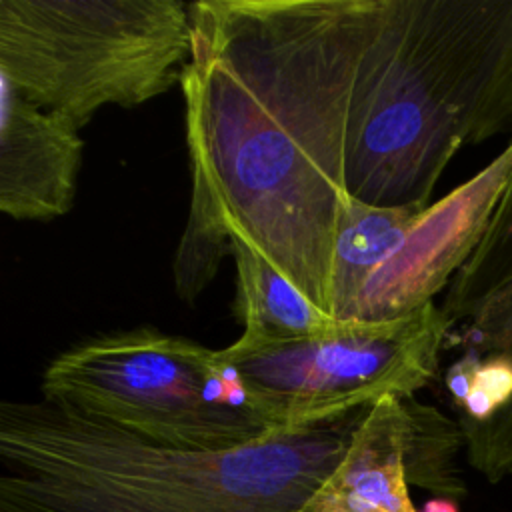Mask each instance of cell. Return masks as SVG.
I'll return each instance as SVG.
<instances>
[{
	"mask_svg": "<svg viewBox=\"0 0 512 512\" xmlns=\"http://www.w3.org/2000/svg\"><path fill=\"white\" fill-rule=\"evenodd\" d=\"M406 408L404 464L408 484L426 488L444 498L466 494L456 456L464 448V434L458 420H450L438 408L402 398Z\"/></svg>",
	"mask_w": 512,
	"mask_h": 512,
	"instance_id": "obj_13",
	"label": "cell"
},
{
	"mask_svg": "<svg viewBox=\"0 0 512 512\" xmlns=\"http://www.w3.org/2000/svg\"><path fill=\"white\" fill-rule=\"evenodd\" d=\"M0 102V212L20 222L68 214L82 166L80 130L28 102L6 80Z\"/></svg>",
	"mask_w": 512,
	"mask_h": 512,
	"instance_id": "obj_9",
	"label": "cell"
},
{
	"mask_svg": "<svg viewBox=\"0 0 512 512\" xmlns=\"http://www.w3.org/2000/svg\"><path fill=\"white\" fill-rule=\"evenodd\" d=\"M422 210L424 206H376L352 198L332 244L330 302L338 324L354 320L366 282L394 252Z\"/></svg>",
	"mask_w": 512,
	"mask_h": 512,
	"instance_id": "obj_12",
	"label": "cell"
},
{
	"mask_svg": "<svg viewBox=\"0 0 512 512\" xmlns=\"http://www.w3.org/2000/svg\"><path fill=\"white\" fill-rule=\"evenodd\" d=\"M422 512H458V506L452 498H444V496H438V498H432L424 504V510Z\"/></svg>",
	"mask_w": 512,
	"mask_h": 512,
	"instance_id": "obj_15",
	"label": "cell"
},
{
	"mask_svg": "<svg viewBox=\"0 0 512 512\" xmlns=\"http://www.w3.org/2000/svg\"><path fill=\"white\" fill-rule=\"evenodd\" d=\"M240 378L216 350L136 328L82 340L54 356L42 398L158 444L226 450L270 434L232 404Z\"/></svg>",
	"mask_w": 512,
	"mask_h": 512,
	"instance_id": "obj_5",
	"label": "cell"
},
{
	"mask_svg": "<svg viewBox=\"0 0 512 512\" xmlns=\"http://www.w3.org/2000/svg\"><path fill=\"white\" fill-rule=\"evenodd\" d=\"M512 130V0H378L346 150L352 198L430 206L466 144Z\"/></svg>",
	"mask_w": 512,
	"mask_h": 512,
	"instance_id": "obj_3",
	"label": "cell"
},
{
	"mask_svg": "<svg viewBox=\"0 0 512 512\" xmlns=\"http://www.w3.org/2000/svg\"><path fill=\"white\" fill-rule=\"evenodd\" d=\"M190 50V2L0 0V78L78 130L166 94Z\"/></svg>",
	"mask_w": 512,
	"mask_h": 512,
	"instance_id": "obj_4",
	"label": "cell"
},
{
	"mask_svg": "<svg viewBox=\"0 0 512 512\" xmlns=\"http://www.w3.org/2000/svg\"><path fill=\"white\" fill-rule=\"evenodd\" d=\"M406 422L398 396L368 406L344 456L298 512H418L408 494Z\"/></svg>",
	"mask_w": 512,
	"mask_h": 512,
	"instance_id": "obj_10",
	"label": "cell"
},
{
	"mask_svg": "<svg viewBox=\"0 0 512 512\" xmlns=\"http://www.w3.org/2000/svg\"><path fill=\"white\" fill-rule=\"evenodd\" d=\"M230 230L206 184L192 174V194L184 232L174 254V288L192 306L214 280L222 258L230 254Z\"/></svg>",
	"mask_w": 512,
	"mask_h": 512,
	"instance_id": "obj_14",
	"label": "cell"
},
{
	"mask_svg": "<svg viewBox=\"0 0 512 512\" xmlns=\"http://www.w3.org/2000/svg\"><path fill=\"white\" fill-rule=\"evenodd\" d=\"M364 410L236 448L190 450L44 398L4 400L0 512H298Z\"/></svg>",
	"mask_w": 512,
	"mask_h": 512,
	"instance_id": "obj_2",
	"label": "cell"
},
{
	"mask_svg": "<svg viewBox=\"0 0 512 512\" xmlns=\"http://www.w3.org/2000/svg\"><path fill=\"white\" fill-rule=\"evenodd\" d=\"M440 308L460 348L444 384L468 464L500 482L512 476V176Z\"/></svg>",
	"mask_w": 512,
	"mask_h": 512,
	"instance_id": "obj_7",
	"label": "cell"
},
{
	"mask_svg": "<svg viewBox=\"0 0 512 512\" xmlns=\"http://www.w3.org/2000/svg\"><path fill=\"white\" fill-rule=\"evenodd\" d=\"M510 176L512 142L476 176L424 208L366 282L352 322H388L434 302L478 244Z\"/></svg>",
	"mask_w": 512,
	"mask_h": 512,
	"instance_id": "obj_8",
	"label": "cell"
},
{
	"mask_svg": "<svg viewBox=\"0 0 512 512\" xmlns=\"http://www.w3.org/2000/svg\"><path fill=\"white\" fill-rule=\"evenodd\" d=\"M230 256L236 266L238 312L244 330L222 356H240L268 346L314 336L338 326L320 312L274 264L238 234L230 232Z\"/></svg>",
	"mask_w": 512,
	"mask_h": 512,
	"instance_id": "obj_11",
	"label": "cell"
},
{
	"mask_svg": "<svg viewBox=\"0 0 512 512\" xmlns=\"http://www.w3.org/2000/svg\"><path fill=\"white\" fill-rule=\"evenodd\" d=\"M378 0L190 2L180 86L190 172L228 230L332 318L348 118ZM334 320V318H332Z\"/></svg>",
	"mask_w": 512,
	"mask_h": 512,
	"instance_id": "obj_1",
	"label": "cell"
},
{
	"mask_svg": "<svg viewBox=\"0 0 512 512\" xmlns=\"http://www.w3.org/2000/svg\"><path fill=\"white\" fill-rule=\"evenodd\" d=\"M450 324L434 302L388 322L338 324L240 356L234 366L252 412L270 432L340 420L386 396L410 398L438 372Z\"/></svg>",
	"mask_w": 512,
	"mask_h": 512,
	"instance_id": "obj_6",
	"label": "cell"
}]
</instances>
